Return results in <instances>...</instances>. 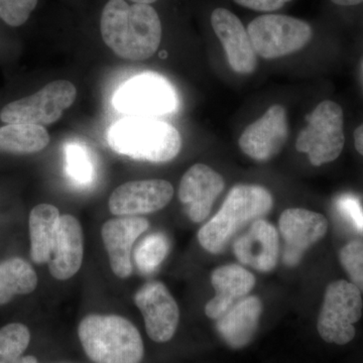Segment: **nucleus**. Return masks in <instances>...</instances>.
<instances>
[{
  "label": "nucleus",
  "instance_id": "7c9ffc66",
  "mask_svg": "<svg viewBox=\"0 0 363 363\" xmlns=\"http://www.w3.org/2000/svg\"><path fill=\"white\" fill-rule=\"evenodd\" d=\"M354 147L363 157V123L360 124L354 131Z\"/></svg>",
  "mask_w": 363,
  "mask_h": 363
},
{
  "label": "nucleus",
  "instance_id": "4be33fe9",
  "mask_svg": "<svg viewBox=\"0 0 363 363\" xmlns=\"http://www.w3.org/2000/svg\"><path fill=\"white\" fill-rule=\"evenodd\" d=\"M50 143L44 126L35 124L9 123L0 128V152L32 155L42 152Z\"/></svg>",
  "mask_w": 363,
  "mask_h": 363
},
{
  "label": "nucleus",
  "instance_id": "a878e982",
  "mask_svg": "<svg viewBox=\"0 0 363 363\" xmlns=\"http://www.w3.org/2000/svg\"><path fill=\"white\" fill-rule=\"evenodd\" d=\"M339 260L351 283L363 293V242L352 241L341 248Z\"/></svg>",
  "mask_w": 363,
  "mask_h": 363
},
{
  "label": "nucleus",
  "instance_id": "f257e3e1",
  "mask_svg": "<svg viewBox=\"0 0 363 363\" xmlns=\"http://www.w3.org/2000/svg\"><path fill=\"white\" fill-rule=\"evenodd\" d=\"M100 30L107 47L130 61L154 56L162 42L161 20L150 4L109 0L102 11Z\"/></svg>",
  "mask_w": 363,
  "mask_h": 363
},
{
  "label": "nucleus",
  "instance_id": "f8f14e48",
  "mask_svg": "<svg viewBox=\"0 0 363 363\" xmlns=\"http://www.w3.org/2000/svg\"><path fill=\"white\" fill-rule=\"evenodd\" d=\"M288 138L286 112L281 105L276 104L245 128L238 145L255 161L269 162L281 152Z\"/></svg>",
  "mask_w": 363,
  "mask_h": 363
},
{
  "label": "nucleus",
  "instance_id": "ddd939ff",
  "mask_svg": "<svg viewBox=\"0 0 363 363\" xmlns=\"http://www.w3.org/2000/svg\"><path fill=\"white\" fill-rule=\"evenodd\" d=\"M174 188L164 180L128 182L109 198V210L116 216H138L159 211L171 202Z\"/></svg>",
  "mask_w": 363,
  "mask_h": 363
},
{
  "label": "nucleus",
  "instance_id": "0eeeda50",
  "mask_svg": "<svg viewBox=\"0 0 363 363\" xmlns=\"http://www.w3.org/2000/svg\"><path fill=\"white\" fill-rule=\"evenodd\" d=\"M362 292L347 281L329 284L318 317L317 329L325 342L345 345L354 338V324L362 316Z\"/></svg>",
  "mask_w": 363,
  "mask_h": 363
},
{
  "label": "nucleus",
  "instance_id": "39448f33",
  "mask_svg": "<svg viewBox=\"0 0 363 363\" xmlns=\"http://www.w3.org/2000/svg\"><path fill=\"white\" fill-rule=\"evenodd\" d=\"M307 126L301 130L296 149L309 157L313 166L335 161L342 152L344 116L340 105L331 100L321 102L307 116Z\"/></svg>",
  "mask_w": 363,
  "mask_h": 363
},
{
  "label": "nucleus",
  "instance_id": "2f4dec72",
  "mask_svg": "<svg viewBox=\"0 0 363 363\" xmlns=\"http://www.w3.org/2000/svg\"><path fill=\"white\" fill-rule=\"evenodd\" d=\"M336 6H353L363 4V0H331Z\"/></svg>",
  "mask_w": 363,
  "mask_h": 363
},
{
  "label": "nucleus",
  "instance_id": "2eb2a0df",
  "mask_svg": "<svg viewBox=\"0 0 363 363\" xmlns=\"http://www.w3.org/2000/svg\"><path fill=\"white\" fill-rule=\"evenodd\" d=\"M225 187L220 174L204 164H196L186 172L179 188V199L186 207L189 218L200 223L211 212L216 198Z\"/></svg>",
  "mask_w": 363,
  "mask_h": 363
},
{
  "label": "nucleus",
  "instance_id": "7ed1b4c3",
  "mask_svg": "<svg viewBox=\"0 0 363 363\" xmlns=\"http://www.w3.org/2000/svg\"><path fill=\"white\" fill-rule=\"evenodd\" d=\"M79 339L94 363H140L145 347L135 325L116 315H89L79 324Z\"/></svg>",
  "mask_w": 363,
  "mask_h": 363
},
{
  "label": "nucleus",
  "instance_id": "f3484780",
  "mask_svg": "<svg viewBox=\"0 0 363 363\" xmlns=\"http://www.w3.org/2000/svg\"><path fill=\"white\" fill-rule=\"evenodd\" d=\"M149 226L147 219L138 216H121L111 219L102 226V240L111 269L118 278H128L133 272L131 248Z\"/></svg>",
  "mask_w": 363,
  "mask_h": 363
},
{
  "label": "nucleus",
  "instance_id": "412c9836",
  "mask_svg": "<svg viewBox=\"0 0 363 363\" xmlns=\"http://www.w3.org/2000/svg\"><path fill=\"white\" fill-rule=\"evenodd\" d=\"M60 217L58 208L50 204L38 205L30 212V257L35 264H45L51 259Z\"/></svg>",
  "mask_w": 363,
  "mask_h": 363
},
{
  "label": "nucleus",
  "instance_id": "9b49d317",
  "mask_svg": "<svg viewBox=\"0 0 363 363\" xmlns=\"http://www.w3.org/2000/svg\"><path fill=\"white\" fill-rule=\"evenodd\" d=\"M135 303L142 312L145 330L152 341L164 343L175 335L180 311L167 286L152 281L142 286L135 296Z\"/></svg>",
  "mask_w": 363,
  "mask_h": 363
},
{
  "label": "nucleus",
  "instance_id": "393cba45",
  "mask_svg": "<svg viewBox=\"0 0 363 363\" xmlns=\"http://www.w3.org/2000/svg\"><path fill=\"white\" fill-rule=\"evenodd\" d=\"M168 252V238L162 233L150 234L136 248V266L143 274H149L160 267Z\"/></svg>",
  "mask_w": 363,
  "mask_h": 363
},
{
  "label": "nucleus",
  "instance_id": "b1692460",
  "mask_svg": "<svg viewBox=\"0 0 363 363\" xmlns=\"http://www.w3.org/2000/svg\"><path fill=\"white\" fill-rule=\"evenodd\" d=\"M30 333L26 325L11 323L0 329V363H16L28 348Z\"/></svg>",
  "mask_w": 363,
  "mask_h": 363
},
{
  "label": "nucleus",
  "instance_id": "6ab92c4d",
  "mask_svg": "<svg viewBox=\"0 0 363 363\" xmlns=\"http://www.w3.org/2000/svg\"><path fill=\"white\" fill-rule=\"evenodd\" d=\"M215 296L207 303L205 313L210 319L217 320L233 305L247 297L255 285L252 272L238 264L218 267L211 274Z\"/></svg>",
  "mask_w": 363,
  "mask_h": 363
},
{
  "label": "nucleus",
  "instance_id": "473e14b6",
  "mask_svg": "<svg viewBox=\"0 0 363 363\" xmlns=\"http://www.w3.org/2000/svg\"><path fill=\"white\" fill-rule=\"evenodd\" d=\"M16 363H40L35 357H21Z\"/></svg>",
  "mask_w": 363,
  "mask_h": 363
},
{
  "label": "nucleus",
  "instance_id": "c85d7f7f",
  "mask_svg": "<svg viewBox=\"0 0 363 363\" xmlns=\"http://www.w3.org/2000/svg\"><path fill=\"white\" fill-rule=\"evenodd\" d=\"M336 208L340 216L353 230L363 234V207L355 196H340L336 201Z\"/></svg>",
  "mask_w": 363,
  "mask_h": 363
},
{
  "label": "nucleus",
  "instance_id": "9d476101",
  "mask_svg": "<svg viewBox=\"0 0 363 363\" xmlns=\"http://www.w3.org/2000/svg\"><path fill=\"white\" fill-rule=\"evenodd\" d=\"M279 228L284 240V264L296 267L306 252L326 235L328 221L317 212L291 208L279 217Z\"/></svg>",
  "mask_w": 363,
  "mask_h": 363
},
{
  "label": "nucleus",
  "instance_id": "20e7f679",
  "mask_svg": "<svg viewBox=\"0 0 363 363\" xmlns=\"http://www.w3.org/2000/svg\"><path fill=\"white\" fill-rule=\"evenodd\" d=\"M111 149L138 161L168 162L180 152V133L172 124L150 117H131L112 126Z\"/></svg>",
  "mask_w": 363,
  "mask_h": 363
},
{
  "label": "nucleus",
  "instance_id": "bb28decb",
  "mask_svg": "<svg viewBox=\"0 0 363 363\" xmlns=\"http://www.w3.org/2000/svg\"><path fill=\"white\" fill-rule=\"evenodd\" d=\"M39 0H0V18L11 26H21L30 18Z\"/></svg>",
  "mask_w": 363,
  "mask_h": 363
},
{
  "label": "nucleus",
  "instance_id": "dca6fc26",
  "mask_svg": "<svg viewBox=\"0 0 363 363\" xmlns=\"http://www.w3.org/2000/svg\"><path fill=\"white\" fill-rule=\"evenodd\" d=\"M233 253L241 264L257 271L269 272L277 266L279 255V238L276 227L259 219L247 230L234 238Z\"/></svg>",
  "mask_w": 363,
  "mask_h": 363
},
{
  "label": "nucleus",
  "instance_id": "cd10ccee",
  "mask_svg": "<svg viewBox=\"0 0 363 363\" xmlns=\"http://www.w3.org/2000/svg\"><path fill=\"white\" fill-rule=\"evenodd\" d=\"M67 169L74 180L88 183L93 177V167L89 156L82 147L71 145L67 147Z\"/></svg>",
  "mask_w": 363,
  "mask_h": 363
},
{
  "label": "nucleus",
  "instance_id": "5701e85b",
  "mask_svg": "<svg viewBox=\"0 0 363 363\" xmlns=\"http://www.w3.org/2000/svg\"><path fill=\"white\" fill-rule=\"evenodd\" d=\"M37 286V272L25 259L13 257L0 262V306L14 296L33 293Z\"/></svg>",
  "mask_w": 363,
  "mask_h": 363
},
{
  "label": "nucleus",
  "instance_id": "aec40b11",
  "mask_svg": "<svg viewBox=\"0 0 363 363\" xmlns=\"http://www.w3.org/2000/svg\"><path fill=\"white\" fill-rule=\"evenodd\" d=\"M262 313L259 298L247 296L216 320L217 331L231 348L245 347L257 333Z\"/></svg>",
  "mask_w": 363,
  "mask_h": 363
},
{
  "label": "nucleus",
  "instance_id": "423d86ee",
  "mask_svg": "<svg viewBox=\"0 0 363 363\" xmlns=\"http://www.w3.org/2000/svg\"><path fill=\"white\" fill-rule=\"evenodd\" d=\"M253 49L262 58L278 59L301 51L313 37L307 21L285 14L257 16L247 26Z\"/></svg>",
  "mask_w": 363,
  "mask_h": 363
},
{
  "label": "nucleus",
  "instance_id": "a211bd4d",
  "mask_svg": "<svg viewBox=\"0 0 363 363\" xmlns=\"http://www.w3.org/2000/svg\"><path fill=\"white\" fill-rule=\"evenodd\" d=\"M84 245L82 227L75 217H60L56 238L49 260L50 272L55 279L65 281L77 274L82 266Z\"/></svg>",
  "mask_w": 363,
  "mask_h": 363
},
{
  "label": "nucleus",
  "instance_id": "c756f323",
  "mask_svg": "<svg viewBox=\"0 0 363 363\" xmlns=\"http://www.w3.org/2000/svg\"><path fill=\"white\" fill-rule=\"evenodd\" d=\"M238 6L260 13L279 11L293 0H233Z\"/></svg>",
  "mask_w": 363,
  "mask_h": 363
},
{
  "label": "nucleus",
  "instance_id": "f03ea898",
  "mask_svg": "<svg viewBox=\"0 0 363 363\" xmlns=\"http://www.w3.org/2000/svg\"><path fill=\"white\" fill-rule=\"evenodd\" d=\"M274 206L269 190L259 185L234 186L220 210L200 228L198 240L208 252L220 253L238 233L266 216Z\"/></svg>",
  "mask_w": 363,
  "mask_h": 363
},
{
  "label": "nucleus",
  "instance_id": "4468645a",
  "mask_svg": "<svg viewBox=\"0 0 363 363\" xmlns=\"http://www.w3.org/2000/svg\"><path fill=\"white\" fill-rule=\"evenodd\" d=\"M211 26L234 72L248 75L257 67V55L253 49L247 28L236 14L223 7L211 13Z\"/></svg>",
  "mask_w": 363,
  "mask_h": 363
},
{
  "label": "nucleus",
  "instance_id": "1a4fd4ad",
  "mask_svg": "<svg viewBox=\"0 0 363 363\" xmlns=\"http://www.w3.org/2000/svg\"><path fill=\"white\" fill-rule=\"evenodd\" d=\"M175 90L168 81L157 75H142L126 83L116 93L114 106L133 117H155L175 111Z\"/></svg>",
  "mask_w": 363,
  "mask_h": 363
},
{
  "label": "nucleus",
  "instance_id": "6e6552de",
  "mask_svg": "<svg viewBox=\"0 0 363 363\" xmlns=\"http://www.w3.org/2000/svg\"><path fill=\"white\" fill-rule=\"evenodd\" d=\"M76 97L77 89L70 81H52L35 94L6 105L0 111V119L7 124L49 125L61 118Z\"/></svg>",
  "mask_w": 363,
  "mask_h": 363
},
{
  "label": "nucleus",
  "instance_id": "72a5a7b5",
  "mask_svg": "<svg viewBox=\"0 0 363 363\" xmlns=\"http://www.w3.org/2000/svg\"><path fill=\"white\" fill-rule=\"evenodd\" d=\"M130 1H133V4H152L157 1V0H130Z\"/></svg>",
  "mask_w": 363,
  "mask_h": 363
}]
</instances>
